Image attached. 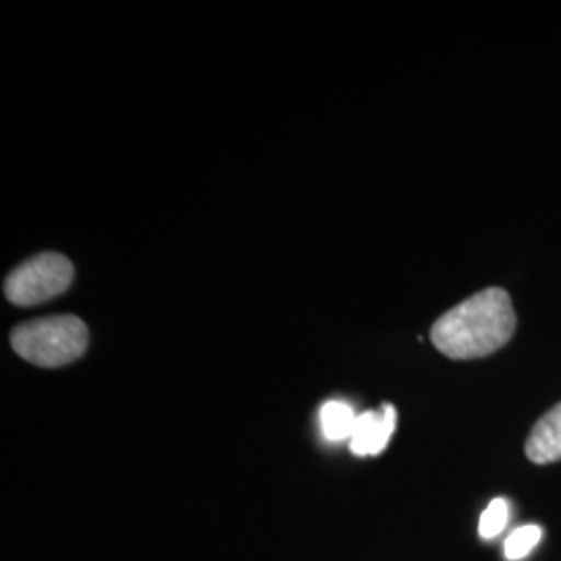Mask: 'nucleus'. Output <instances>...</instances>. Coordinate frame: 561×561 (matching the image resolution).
<instances>
[{
    "label": "nucleus",
    "instance_id": "nucleus-5",
    "mask_svg": "<svg viewBox=\"0 0 561 561\" xmlns=\"http://www.w3.org/2000/svg\"><path fill=\"white\" fill-rule=\"evenodd\" d=\"M524 451L528 460L539 466L561 460V403L551 408L533 426Z\"/></svg>",
    "mask_w": 561,
    "mask_h": 561
},
{
    "label": "nucleus",
    "instance_id": "nucleus-3",
    "mask_svg": "<svg viewBox=\"0 0 561 561\" xmlns=\"http://www.w3.org/2000/svg\"><path fill=\"white\" fill-rule=\"evenodd\" d=\"M73 264L69 259L44 252L21 262L4 279V298L15 306H36L53 300L73 283Z\"/></svg>",
    "mask_w": 561,
    "mask_h": 561
},
{
    "label": "nucleus",
    "instance_id": "nucleus-4",
    "mask_svg": "<svg viewBox=\"0 0 561 561\" xmlns=\"http://www.w3.org/2000/svg\"><path fill=\"white\" fill-rule=\"evenodd\" d=\"M398 426V412L391 403H382L381 410H366L358 414L354 435L350 439L352 454L368 458L379 456L391 442Z\"/></svg>",
    "mask_w": 561,
    "mask_h": 561
},
{
    "label": "nucleus",
    "instance_id": "nucleus-1",
    "mask_svg": "<svg viewBox=\"0 0 561 561\" xmlns=\"http://www.w3.org/2000/svg\"><path fill=\"white\" fill-rule=\"evenodd\" d=\"M516 324L510 294L502 287H486L439 317L431 329V341L451 360H474L507 345Z\"/></svg>",
    "mask_w": 561,
    "mask_h": 561
},
{
    "label": "nucleus",
    "instance_id": "nucleus-8",
    "mask_svg": "<svg viewBox=\"0 0 561 561\" xmlns=\"http://www.w3.org/2000/svg\"><path fill=\"white\" fill-rule=\"evenodd\" d=\"M510 520V503L503 497H497L486 505V510L482 512L481 522H479V535L484 541H491L495 537H500Z\"/></svg>",
    "mask_w": 561,
    "mask_h": 561
},
{
    "label": "nucleus",
    "instance_id": "nucleus-7",
    "mask_svg": "<svg viewBox=\"0 0 561 561\" xmlns=\"http://www.w3.org/2000/svg\"><path fill=\"white\" fill-rule=\"evenodd\" d=\"M542 528L539 524H524L516 528L505 541V558L510 561L524 560L541 542Z\"/></svg>",
    "mask_w": 561,
    "mask_h": 561
},
{
    "label": "nucleus",
    "instance_id": "nucleus-2",
    "mask_svg": "<svg viewBox=\"0 0 561 561\" xmlns=\"http://www.w3.org/2000/svg\"><path fill=\"white\" fill-rule=\"evenodd\" d=\"M85 322L73 314L21 322L11 333V345L21 358L42 368H59L80 360L88 350Z\"/></svg>",
    "mask_w": 561,
    "mask_h": 561
},
{
    "label": "nucleus",
    "instance_id": "nucleus-6",
    "mask_svg": "<svg viewBox=\"0 0 561 561\" xmlns=\"http://www.w3.org/2000/svg\"><path fill=\"white\" fill-rule=\"evenodd\" d=\"M356 421L358 414L345 401H327L321 408V431L327 442H350L356 428Z\"/></svg>",
    "mask_w": 561,
    "mask_h": 561
}]
</instances>
